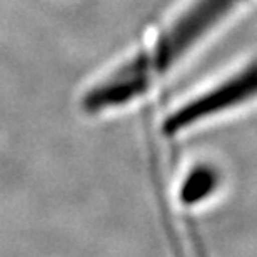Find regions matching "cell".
Segmentation results:
<instances>
[{"instance_id": "obj_3", "label": "cell", "mask_w": 257, "mask_h": 257, "mask_svg": "<svg viewBox=\"0 0 257 257\" xmlns=\"http://www.w3.org/2000/svg\"><path fill=\"white\" fill-rule=\"evenodd\" d=\"M219 184V174L210 166H199L192 169L181 186V199L189 205L199 204L207 199Z\"/></svg>"}, {"instance_id": "obj_1", "label": "cell", "mask_w": 257, "mask_h": 257, "mask_svg": "<svg viewBox=\"0 0 257 257\" xmlns=\"http://www.w3.org/2000/svg\"><path fill=\"white\" fill-rule=\"evenodd\" d=\"M240 2L195 0L157 39L152 49L139 52L90 85L82 97V110L89 115H100L139 100Z\"/></svg>"}, {"instance_id": "obj_2", "label": "cell", "mask_w": 257, "mask_h": 257, "mask_svg": "<svg viewBox=\"0 0 257 257\" xmlns=\"http://www.w3.org/2000/svg\"><path fill=\"white\" fill-rule=\"evenodd\" d=\"M255 99L257 59L169 112L162 120V132L167 137H177L212 117H219Z\"/></svg>"}]
</instances>
